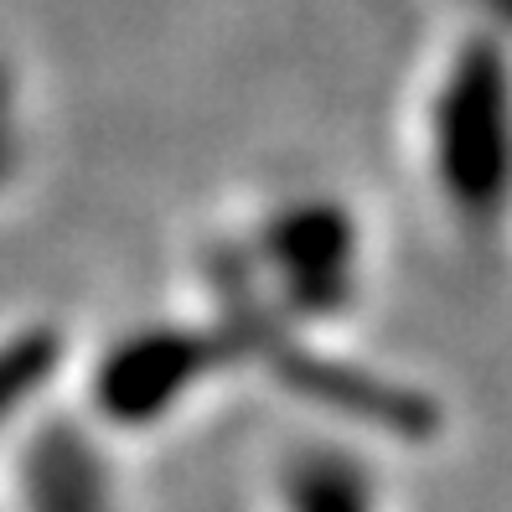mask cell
Returning a JSON list of instances; mask_svg holds the SVG:
<instances>
[{
	"mask_svg": "<svg viewBox=\"0 0 512 512\" xmlns=\"http://www.w3.org/2000/svg\"><path fill=\"white\" fill-rule=\"evenodd\" d=\"M435 171L471 223H492L512 197V68L492 42L466 47L440 88Z\"/></svg>",
	"mask_w": 512,
	"mask_h": 512,
	"instance_id": "1",
	"label": "cell"
}]
</instances>
